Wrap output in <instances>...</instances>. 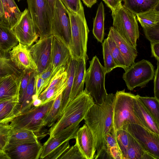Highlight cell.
I'll return each instance as SVG.
<instances>
[{
    "label": "cell",
    "mask_w": 159,
    "mask_h": 159,
    "mask_svg": "<svg viewBox=\"0 0 159 159\" xmlns=\"http://www.w3.org/2000/svg\"><path fill=\"white\" fill-rule=\"evenodd\" d=\"M114 95L112 93L108 94L102 104L94 103L84 119L93 136L96 150L95 159H99L105 149L106 135L108 133L114 134L112 106Z\"/></svg>",
    "instance_id": "1"
},
{
    "label": "cell",
    "mask_w": 159,
    "mask_h": 159,
    "mask_svg": "<svg viewBox=\"0 0 159 159\" xmlns=\"http://www.w3.org/2000/svg\"><path fill=\"white\" fill-rule=\"evenodd\" d=\"M90 95L85 89L70 101L61 115L49 130L52 137L62 129L84 119L87 112L94 104Z\"/></svg>",
    "instance_id": "2"
},
{
    "label": "cell",
    "mask_w": 159,
    "mask_h": 159,
    "mask_svg": "<svg viewBox=\"0 0 159 159\" xmlns=\"http://www.w3.org/2000/svg\"><path fill=\"white\" fill-rule=\"evenodd\" d=\"M135 96L125 92V89L117 91L114 94L112 106L114 134L127 123L137 124L145 127L134 111L133 100Z\"/></svg>",
    "instance_id": "3"
},
{
    "label": "cell",
    "mask_w": 159,
    "mask_h": 159,
    "mask_svg": "<svg viewBox=\"0 0 159 159\" xmlns=\"http://www.w3.org/2000/svg\"><path fill=\"white\" fill-rule=\"evenodd\" d=\"M106 70L95 56L89 61V66L86 70L85 90L92 97L95 103L101 104L108 94L105 88Z\"/></svg>",
    "instance_id": "4"
},
{
    "label": "cell",
    "mask_w": 159,
    "mask_h": 159,
    "mask_svg": "<svg viewBox=\"0 0 159 159\" xmlns=\"http://www.w3.org/2000/svg\"><path fill=\"white\" fill-rule=\"evenodd\" d=\"M113 27L132 46L136 48L139 31L136 15L121 3L112 12Z\"/></svg>",
    "instance_id": "5"
},
{
    "label": "cell",
    "mask_w": 159,
    "mask_h": 159,
    "mask_svg": "<svg viewBox=\"0 0 159 159\" xmlns=\"http://www.w3.org/2000/svg\"><path fill=\"white\" fill-rule=\"evenodd\" d=\"M54 100L38 107H33L27 111L16 116L10 124L12 130H29L33 132L38 136L44 127V119Z\"/></svg>",
    "instance_id": "6"
},
{
    "label": "cell",
    "mask_w": 159,
    "mask_h": 159,
    "mask_svg": "<svg viewBox=\"0 0 159 159\" xmlns=\"http://www.w3.org/2000/svg\"><path fill=\"white\" fill-rule=\"evenodd\" d=\"M68 11L71 22V57L77 60L82 58L87 60V44L89 30L85 16Z\"/></svg>",
    "instance_id": "7"
},
{
    "label": "cell",
    "mask_w": 159,
    "mask_h": 159,
    "mask_svg": "<svg viewBox=\"0 0 159 159\" xmlns=\"http://www.w3.org/2000/svg\"><path fill=\"white\" fill-rule=\"evenodd\" d=\"M28 10L35 30L39 38L52 35V18L45 0H26Z\"/></svg>",
    "instance_id": "8"
},
{
    "label": "cell",
    "mask_w": 159,
    "mask_h": 159,
    "mask_svg": "<svg viewBox=\"0 0 159 159\" xmlns=\"http://www.w3.org/2000/svg\"><path fill=\"white\" fill-rule=\"evenodd\" d=\"M154 67L150 61L143 59L134 62L125 71L122 78L128 89L132 91L136 87L143 88L154 78Z\"/></svg>",
    "instance_id": "9"
},
{
    "label": "cell",
    "mask_w": 159,
    "mask_h": 159,
    "mask_svg": "<svg viewBox=\"0 0 159 159\" xmlns=\"http://www.w3.org/2000/svg\"><path fill=\"white\" fill-rule=\"evenodd\" d=\"M52 34L70 49L72 47L71 22L69 12L60 0H56L51 24Z\"/></svg>",
    "instance_id": "10"
},
{
    "label": "cell",
    "mask_w": 159,
    "mask_h": 159,
    "mask_svg": "<svg viewBox=\"0 0 159 159\" xmlns=\"http://www.w3.org/2000/svg\"><path fill=\"white\" fill-rule=\"evenodd\" d=\"M123 127L125 128L146 151L159 159V135L137 124L127 123Z\"/></svg>",
    "instance_id": "11"
},
{
    "label": "cell",
    "mask_w": 159,
    "mask_h": 159,
    "mask_svg": "<svg viewBox=\"0 0 159 159\" xmlns=\"http://www.w3.org/2000/svg\"><path fill=\"white\" fill-rule=\"evenodd\" d=\"M11 29L19 43L28 48L37 40L39 37L30 13L26 8L21 12L18 21Z\"/></svg>",
    "instance_id": "12"
},
{
    "label": "cell",
    "mask_w": 159,
    "mask_h": 159,
    "mask_svg": "<svg viewBox=\"0 0 159 159\" xmlns=\"http://www.w3.org/2000/svg\"><path fill=\"white\" fill-rule=\"evenodd\" d=\"M53 35L39 38L29 48L33 59L37 67L36 72L40 74L50 64L51 55Z\"/></svg>",
    "instance_id": "13"
},
{
    "label": "cell",
    "mask_w": 159,
    "mask_h": 159,
    "mask_svg": "<svg viewBox=\"0 0 159 159\" xmlns=\"http://www.w3.org/2000/svg\"><path fill=\"white\" fill-rule=\"evenodd\" d=\"M80 123L72 124L62 129L52 137H49L42 145L40 159L44 158L54 150L65 142L75 139L80 127Z\"/></svg>",
    "instance_id": "14"
},
{
    "label": "cell",
    "mask_w": 159,
    "mask_h": 159,
    "mask_svg": "<svg viewBox=\"0 0 159 159\" xmlns=\"http://www.w3.org/2000/svg\"><path fill=\"white\" fill-rule=\"evenodd\" d=\"M8 53L12 62L22 72H37V67L28 47L19 43Z\"/></svg>",
    "instance_id": "15"
},
{
    "label": "cell",
    "mask_w": 159,
    "mask_h": 159,
    "mask_svg": "<svg viewBox=\"0 0 159 159\" xmlns=\"http://www.w3.org/2000/svg\"><path fill=\"white\" fill-rule=\"evenodd\" d=\"M42 145L38 143H26L16 145L7 148L5 152L10 159H39Z\"/></svg>",
    "instance_id": "16"
},
{
    "label": "cell",
    "mask_w": 159,
    "mask_h": 159,
    "mask_svg": "<svg viewBox=\"0 0 159 159\" xmlns=\"http://www.w3.org/2000/svg\"><path fill=\"white\" fill-rule=\"evenodd\" d=\"M71 57V52L69 48L53 36L50 62L53 76L60 68L66 66Z\"/></svg>",
    "instance_id": "17"
},
{
    "label": "cell",
    "mask_w": 159,
    "mask_h": 159,
    "mask_svg": "<svg viewBox=\"0 0 159 159\" xmlns=\"http://www.w3.org/2000/svg\"><path fill=\"white\" fill-rule=\"evenodd\" d=\"M75 139V143L79 147L85 159H94L96 150L93 138L90 130L85 124L79 128Z\"/></svg>",
    "instance_id": "18"
},
{
    "label": "cell",
    "mask_w": 159,
    "mask_h": 159,
    "mask_svg": "<svg viewBox=\"0 0 159 159\" xmlns=\"http://www.w3.org/2000/svg\"><path fill=\"white\" fill-rule=\"evenodd\" d=\"M108 34L115 42L129 68L135 62L138 54L136 48L132 46L113 26L110 28Z\"/></svg>",
    "instance_id": "19"
},
{
    "label": "cell",
    "mask_w": 159,
    "mask_h": 159,
    "mask_svg": "<svg viewBox=\"0 0 159 159\" xmlns=\"http://www.w3.org/2000/svg\"><path fill=\"white\" fill-rule=\"evenodd\" d=\"M22 75L13 74L2 78L0 80V100L19 97Z\"/></svg>",
    "instance_id": "20"
},
{
    "label": "cell",
    "mask_w": 159,
    "mask_h": 159,
    "mask_svg": "<svg viewBox=\"0 0 159 159\" xmlns=\"http://www.w3.org/2000/svg\"><path fill=\"white\" fill-rule=\"evenodd\" d=\"M133 108L136 115L144 127L159 135V124L140 100L138 95H135L134 98Z\"/></svg>",
    "instance_id": "21"
},
{
    "label": "cell",
    "mask_w": 159,
    "mask_h": 159,
    "mask_svg": "<svg viewBox=\"0 0 159 159\" xmlns=\"http://www.w3.org/2000/svg\"><path fill=\"white\" fill-rule=\"evenodd\" d=\"M86 60L84 58L78 60L76 71L70 95L69 102L84 90L86 72Z\"/></svg>",
    "instance_id": "22"
},
{
    "label": "cell",
    "mask_w": 159,
    "mask_h": 159,
    "mask_svg": "<svg viewBox=\"0 0 159 159\" xmlns=\"http://www.w3.org/2000/svg\"><path fill=\"white\" fill-rule=\"evenodd\" d=\"M19 97L0 100V124L9 123L18 115Z\"/></svg>",
    "instance_id": "23"
},
{
    "label": "cell",
    "mask_w": 159,
    "mask_h": 159,
    "mask_svg": "<svg viewBox=\"0 0 159 159\" xmlns=\"http://www.w3.org/2000/svg\"><path fill=\"white\" fill-rule=\"evenodd\" d=\"M77 63V60L71 57L66 66V70L67 72V86L62 93L60 116L69 102L70 95Z\"/></svg>",
    "instance_id": "24"
},
{
    "label": "cell",
    "mask_w": 159,
    "mask_h": 159,
    "mask_svg": "<svg viewBox=\"0 0 159 159\" xmlns=\"http://www.w3.org/2000/svg\"><path fill=\"white\" fill-rule=\"evenodd\" d=\"M3 7L4 17L0 22L10 28L16 23L21 13L14 0H1Z\"/></svg>",
    "instance_id": "25"
},
{
    "label": "cell",
    "mask_w": 159,
    "mask_h": 159,
    "mask_svg": "<svg viewBox=\"0 0 159 159\" xmlns=\"http://www.w3.org/2000/svg\"><path fill=\"white\" fill-rule=\"evenodd\" d=\"M39 142L38 136L32 131L25 129L12 130L5 150L8 148L17 144Z\"/></svg>",
    "instance_id": "26"
},
{
    "label": "cell",
    "mask_w": 159,
    "mask_h": 159,
    "mask_svg": "<svg viewBox=\"0 0 159 159\" xmlns=\"http://www.w3.org/2000/svg\"><path fill=\"white\" fill-rule=\"evenodd\" d=\"M126 8L136 15L158 8L159 0H121Z\"/></svg>",
    "instance_id": "27"
},
{
    "label": "cell",
    "mask_w": 159,
    "mask_h": 159,
    "mask_svg": "<svg viewBox=\"0 0 159 159\" xmlns=\"http://www.w3.org/2000/svg\"><path fill=\"white\" fill-rule=\"evenodd\" d=\"M18 43L11 28L0 22V51L4 54H8Z\"/></svg>",
    "instance_id": "28"
},
{
    "label": "cell",
    "mask_w": 159,
    "mask_h": 159,
    "mask_svg": "<svg viewBox=\"0 0 159 159\" xmlns=\"http://www.w3.org/2000/svg\"><path fill=\"white\" fill-rule=\"evenodd\" d=\"M105 18L104 6L101 2L98 5L93 21V33L98 41L101 43L102 42L104 35Z\"/></svg>",
    "instance_id": "29"
},
{
    "label": "cell",
    "mask_w": 159,
    "mask_h": 159,
    "mask_svg": "<svg viewBox=\"0 0 159 159\" xmlns=\"http://www.w3.org/2000/svg\"><path fill=\"white\" fill-rule=\"evenodd\" d=\"M36 72L30 74L23 101L17 108L18 115L25 112L32 107L33 97L35 94V76Z\"/></svg>",
    "instance_id": "30"
},
{
    "label": "cell",
    "mask_w": 159,
    "mask_h": 159,
    "mask_svg": "<svg viewBox=\"0 0 159 159\" xmlns=\"http://www.w3.org/2000/svg\"><path fill=\"white\" fill-rule=\"evenodd\" d=\"M67 75L57 84L43 90L38 97L42 101V105L54 100L62 93L67 86Z\"/></svg>",
    "instance_id": "31"
},
{
    "label": "cell",
    "mask_w": 159,
    "mask_h": 159,
    "mask_svg": "<svg viewBox=\"0 0 159 159\" xmlns=\"http://www.w3.org/2000/svg\"><path fill=\"white\" fill-rule=\"evenodd\" d=\"M157 8H158L136 15L143 28L159 25V11Z\"/></svg>",
    "instance_id": "32"
},
{
    "label": "cell",
    "mask_w": 159,
    "mask_h": 159,
    "mask_svg": "<svg viewBox=\"0 0 159 159\" xmlns=\"http://www.w3.org/2000/svg\"><path fill=\"white\" fill-rule=\"evenodd\" d=\"M62 94V93L60 94L54 100L52 106L44 119V126L51 127L59 118Z\"/></svg>",
    "instance_id": "33"
},
{
    "label": "cell",
    "mask_w": 159,
    "mask_h": 159,
    "mask_svg": "<svg viewBox=\"0 0 159 159\" xmlns=\"http://www.w3.org/2000/svg\"><path fill=\"white\" fill-rule=\"evenodd\" d=\"M128 133L129 143L127 159H142L146 151L136 140Z\"/></svg>",
    "instance_id": "34"
},
{
    "label": "cell",
    "mask_w": 159,
    "mask_h": 159,
    "mask_svg": "<svg viewBox=\"0 0 159 159\" xmlns=\"http://www.w3.org/2000/svg\"><path fill=\"white\" fill-rule=\"evenodd\" d=\"M22 73L18 69L11 61L9 56L0 57V78L15 74L21 75Z\"/></svg>",
    "instance_id": "35"
},
{
    "label": "cell",
    "mask_w": 159,
    "mask_h": 159,
    "mask_svg": "<svg viewBox=\"0 0 159 159\" xmlns=\"http://www.w3.org/2000/svg\"><path fill=\"white\" fill-rule=\"evenodd\" d=\"M106 39L115 64L118 67H121L125 71H126L128 68L127 67L124 58L115 42L108 34Z\"/></svg>",
    "instance_id": "36"
},
{
    "label": "cell",
    "mask_w": 159,
    "mask_h": 159,
    "mask_svg": "<svg viewBox=\"0 0 159 159\" xmlns=\"http://www.w3.org/2000/svg\"><path fill=\"white\" fill-rule=\"evenodd\" d=\"M138 97L159 124V100L154 97H143L139 95Z\"/></svg>",
    "instance_id": "37"
},
{
    "label": "cell",
    "mask_w": 159,
    "mask_h": 159,
    "mask_svg": "<svg viewBox=\"0 0 159 159\" xmlns=\"http://www.w3.org/2000/svg\"><path fill=\"white\" fill-rule=\"evenodd\" d=\"M114 135L117 144L120 149L123 156V159H127L129 138L128 133L124 127L116 130Z\"/></svg>",
    "instance_id": "38"
},
{
    "label": "cell",
    "mask_w": 159,
    "mask_h": 159,
    "mask_svg": "<svg viewBox=\"0 0 159 159\" xmlns=\"http://www.w3.org/2000/svg\"><path fill=\"white\" fill-rule=\"evenodd\" d=\"M102 47L104 62V66L107 74L118 67L114 61L106 39H104L102 43Z\"/></svg>",
    "instance_id": "39"
},
{
    "label": "cell",
    "mask_w": 159,
    "mask_h": 159,
    "mask_svg": "<svg viewBox=\"0 0 159 159\" xmlns=\"http://www.w3.org/2000/svg\"><path fill=\"white\" fill-rule=\"evenodd\" d=\"M12 131L9 123L0 124V150L5 151Z\"/></svg>",
    "instance_id": "40"
},
{
    "label": "cell",
    "mask_w": 159,
    "mask_h": 159,
    "mask_svg": "<svg viewBox=\"0 0 159 159\" xmlns=\"http://www.w3.org/2000/svg\"><path fill=\"white\" fill-rule=\"evenodd\" d=\"M60 1L69 11L82 16H85L84 8L81 0Z\"/></svg>",
    "instance_id": "41"
},
{
    "label": "cell",
    "mask_w": 159,
    "mask_h": 159,
    "mask_svg": "<svg viewBox=\"0 0 159 159\" xmlns=\"http://www.w3.org/2000/svg\"><path fill=\"white\" fill-rule=\"evenodd\" d=\"M59 159H85L79 147L75 143L69 148Z\"/></svg>",
    "instance_id": "42"
},
{
    "label": "cell",
    "mask_w": 159,
    "mask_h": 159,
    "mask_svg": "<svg viewBox=\"0 0 159 159\" xmlns=\"http://www.w3.org/2000/svg\"><path fill=\"white\" fill-rule=\"evenodd\" d=\"M33 71L26 73L22 72V74L19 92V102L17 108L22 102L23 101L30 75Z\"/></svg>",
    "instance_id": "43"
},
{
    "label": "cell",
    "mask_w": 159,
    "mask_h": 159,
    "mask_svg": "<svg viewBox=\"0 0 159 159\" xmlns=\"http://www.w3.org/2000/svg\"><path fill=\"white\" fill-rule=\"evenodd\" d=\"M143 29L146 38L151 43L159 42V25Z\"/></svg>",
    "instance_id": "44"
},
{
    "label": "cell",
    "mask_w": 159,
    "mask_h": 159,
    "mask_svg": "<svg viewBox=\"0 0 159 159\" xmlns=\"http://www.w3.org/2000/svg\"><path fill=\"white\" fill-rule=\"evenodd\" d=\"M70 147V145L68 141L56 148L44 159H59V157L64 154Z\"/></svg>",
    "instance_id": "45"
},
{
    "label": "cell",
    "mask_w": 159,
    "mask_h": 159,
    "mask_svg": "<svg viewBox=\"0 0 159 159\" xmlns=\"http://www.w3.org/2000/svg\"><path fill=\"white\" fill-rule=\"evenodd\" d=\"M106 154L107 159H123L122 152L118 145L109 148L107 150Z\"/></svg>",
    "instance_id": "46"
},
{
    "label": "cell",
    "mask_w": 159,
    "mask_h": 159,
    "mask_svg": "<svg viewBox=\"0 0 159 159\" xmlns=\"http://www.w3.org/2000/svg\"><path fill=\"white\" fill-rule=\"evenodd\" d=\"M35 95L39 97L41 93L45 89V81L36 72L35 76Z\"/></svg>",
    "instance_id": "47"
},
{
    "label": "cell",
    "mask_w": 159,
    "mask_h": 159,
    "mask_svg": "<svg viewBox=\"0 0 159 159\" xmlns=\"http://www.w3.org/2000/svg\"><path fill=\"white\" fill-rule=\"evenodd\" d=\"M159 61H157V68L155 72L154 81V97L159 100Z\"/></svg>",
    "instance_id": "48"
},
{
    "label": "cell",
    "mask_w": 159,
    "mask_h": 159,
    "mask_svg": "<svg viewBox=\"0 0 159 159\" xmlns=\"http://www.w3.org/2000/svg\"><path fill=\"white\" fill-rule=\"evenodd\" d=\"M39 75L44 80L46 88L53 77L52 68L51 64L44 71Z\"/></svg>",
    "instance_id": "49"
},
{
    "label": "cell",
    "mask_w": 159,
    "mask_h": 159,
    "mask_svg": "<svg viewBox=\"0 0 159 159\" xmlns=\"http://www.w3.org/2000/svg\"><path fill=\"white\" fill-rule=\"evenodd\" d=\"M106 5L110 9L112 12L114 11L119 7L121 0H102Z\"/></svg>",
    "instance_id": "50"
},
{
    "label": "cell",
    "mask_w": 159,
    "mask_h": 159,
    "mask_svg": "<svg viewBox=\"0 0 159 159\" xmlns=\"http://www.w3.org/2000/svg\"><path fill=\"white\" fill-rule=\"evenodd\" d=\"M152 56L159 61V42L151 43Z\"/></svg>",
    "instance_id": "51"
},
{
    "label": "cell",
    "mask_w": 159,
    "mask_h": 159,
    "mask_svg": "<svg viewBox=\"0 0 159 159\" xmlns=\"http://www.w3.org/2000/svg\"><path fill=\"white\" fill-rule=\"evenodd\" d=\"M45 1L51 11L53 18L56 0H45Z\"/></svg>",
    "instance_id": "52"
},
{
    "label": "cell",
    "mask_w": 159,
    "mask_h": 159,
    "mask_svg": "<svg viewBox=\"0 0 159 159\" xmlns=\"http://www.w3.org/2000/svg\"><path fill=\"white\" fill-rule=\"evenodd\" d=\"M82 1L87 7L91 8L96 3L97 0H82Z\"/></svg>",
    "instance_id": "53"
},
{
    "label": "cell",
    "mask_w": 159,
    "mask_h": 159,
    "mask_svg": "<svg viewBox=\"0 0 159 159\" xmlns=\"http://www.w3.org/2000/svg\"><path fill=\"white\" fill-rule=\"evenodd\" d=\"M10 159L5 151L0 150V159Z\"/></svg>",
    "instance_id": "54"
},
{
    "label": "cell",
    "mask_w": 159,
    "mask_h": 159,
    "mask_svg": "<svg viewBox=\"0 0 159 159\" xmlns=\"http://www.w3.org/2000/svg\"><path fill=\"white\" fill-rule=\"evenodd\" d=\"M4 17V12L3 9L2 5L0 0V22H2Z\"/></svg>",
    "instance_id": "55"
},
{
    "label": "cell",
    "mask_w": 159,
    "mask_h": 159,
    "mask_svg": "<svg viewBox=\"0 0 159 159\" xmlns=\"http://www.w3.org/2000/svg\"><path fill=\"white\" fill-rule=\"evenodd\" d=\"M9 55V53L7 54H5L2 53L0 51V57H6Z\"/></svg>",
    "instance_id": "56"
},
{
    "label": "cell",
    "mask_w": 159,
    "mask_h": 159,
    "mask_svg": "<svg viewBox=\"0 0 159 159\" xmlns=\"http://www.w3.org/2000/svg\"><path fill=\"white\" fill-rule=\"evenodd\" d=\"M17 0V1L18 2H19L20 1H22V0Z\"/></svg>",
    "instance_id": "57"
},
{
    "label": "cell",
    "mask_w": 159,
    "mask_h": 159,
    "mask_svg": "<svg viewBox=\"0 0 159 159\" xmlns=\"http://www.w3.org/2000/svg\"><path fill=\"white\" fill-rule=\"evenodd\" d=\"M2 78H0V80L2 79Z\"/></svg>",
    "instance_id": "58"
},
{
    "label": "cell",
    "mask_w": 159,
    "mask_h": 159,
    "mask_svg": "<svg viewBox=\"0 0 159 159\" xmlns=\"http://www.w3.org/2000/svg\"></svg>",
    "instance_id": "59"
}]
</instances>
